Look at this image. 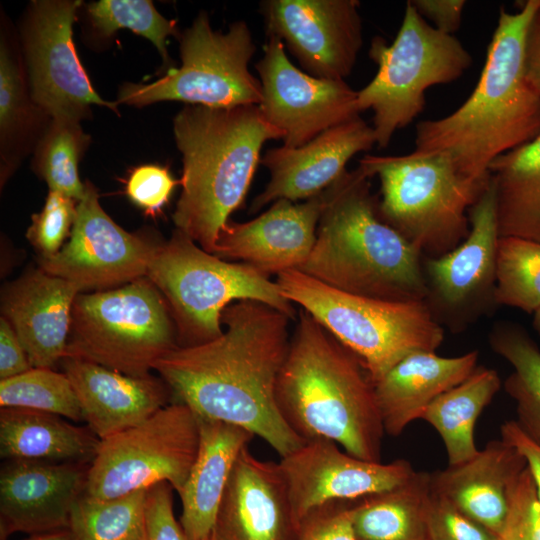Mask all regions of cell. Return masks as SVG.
<instances>
[{
  "mask_svg": "<svg viewBox=\"0 0 540 540\" xmlns=\"http://www.w3.org/2000/svg\"><path fill=\"white\" fill-rule=\"evenodd\" d=\"M276 402L304 441L331 440L355 457L380 462L385 430L373 380L361 360L303 309L277 379Z\"/></svg>",
  "mask_w": 540,
  "mask_h": 540,
  "instance_id": "3",
  "label": "cell"
},
{
  "mask_svg": "<svg viewBox=\"0 0 540 540\" xmlns=\"http://www.w3.org/2000/svg\"><path fill=\"white\" fill-rule=\"evenodd\" d=\"M177 346L169 306L145 276L117 288L79 293L64 357L145 377Z\"/></svg>",
  "mask_w": 540,
  "mask_h": 540,
  "instance_id": "10",
  "label": "cell"
},
{
  "mask_svg": "<svg viewBox=\"0 0 540 540\" xmlns=\"http://www.w3.org/2000/svg\"><path fill=\"white\" fill-rule=\"evenodd\" d=\"M488 341L493 352L513 367L503 387L515 402V421L540 446V348L524 328L509 321L494 324Z\"/></svg>",
  "mask_w": 540,
  "mask_h": 540,
  "instance_id": "33",
  "label": "cell"
},
{
  "mask_svg": "<svg viewBox=\"0 0 540 540\" xmlns=\"http://www.w3.org/2000/svg\"><path fill=\"white\" fill-rule=\"evenodd\" d=\"M77 204L71 197L49 191L42 210L32 216L26 235L40 258L52 257L64 246L75 222Z\"/></svg>",
  "mask_w": 540,
  "mask_h": 540,
  "instance_id": "39",
  "label": "cell"
},
{
  "mask_svg": "<svg viewBox=\"0 0 540 540\" xmlns=\"http://www.w3.org/2000/svg\"><path fill=\"white\" fill-rule=\"evenodd\" d=\"M25 540H77L70 528H63L44 533L33 534Z\"/></svg>",
  "mask_w": 540,
  "mask_h": 540,
  "instance_id": "49",
  "label": "cell"
},
{
  "mask_svg": "<svg viewBox=\"0 0 540 540\" xmlns=\"http://www.w3.org/2000/svg\"><path fill=\"white\" fill-rule=\"evenodd\" d=\"M179 68H170L155 82L125 83L117 103L143 107L160 101L229 108L259 105L262 86L248 64L256 46L247 23L233 22L227 32L211 28L206 12L180 34Z\"/></svg>",
  "mask_w": 540,
  "mask_h": 540,
  "instance_id": "11",
  "label": "cell"
},
{
  "mask_svg": "<svg viewBox=\"0 0 540 540\" xmlns=\"http://www.w3.org/2000/svg\"><path fill=\"white\" fill-rule=\"evenodd\" d=\"M470 231L457 247L423 263L427 303L435 319L463 330L496 305V250L500 237L495 185L490 182L468 212Z\"/></svg>",
  "mask_w": 540,
  "mask_h": 540,
  "instance_id": "14",
  "label": "cell"
},
{
  "mask_svg": "<svg viewBox=\"0 0 540 540\" xmlns=\"http://www.w3.org/2000/svg\"><path fill=\"white\" fill-rule=\"evenodd\" d=\"M33 368L27 353L10 323L0 318V380L20 375Z\"/></svg>",
  "mask_w": 540,
  "mask_h": 540,
  "instance_id": "46",
  "label": "cell"
},
{
  "mask_svg": "<svg viewBox=\"0 0 540 540\" xmlns=\"http://www.w3.org/2000/svg\"><path fill=\"white\" fill-rule=\"evenodd\" d=\"M282 295L353 352L374 384L411 353L436 351L444 328L425 301H391L332 288L299 270L277 275Z\"/></svg>",
  "mask_w": 540,
  "mask_h": 540,
  "instance_id": "6",
  "label": "cell"
},
{
  "mask_svg": "<svg viewBox=\"0 0 540 540\" xmlns=\"http://www.w3.org/2000/svg\"><path fill=\"white\" fill-rule=\"evenodd\" d=\"M176 183L166 167L141 165L130 173L126 182V194L146 213L156 214L168 202Z\"/></svg>",
  "mask_w": 540,
  "mask_h": 540,
  "instance_id": "43",
  "label": "cell"
},
{
  "mask_svg": "<svg viewBox=\"0 0 540 540\" xmlns=\"http://www.w3.org/2000/svg\"><path fill=\"white\" fill-rule=\"evenodd\" d=\"M418 13L436 29L452 34L459 30L465 0H410Z\"/></svg>",
  "mask_w": 540,
  "mask_h": 540,
  "instance_id": "45",
  "label": "cell"
},
{
  "mask_svg": "<svg viewBox=\"0 0 540 540\" xmlns=\"http://www.w3.org/2000/svg\"><path fill=\"white\" fill-rule=\"evenodd\" d=\"M100 439L64 417L27 408H0V456L5 460L91 463Z\"/></svg>",
  "mask_w": 540,
  "mask_h": 540,
  "instance_id": "28",
  "label": "cell"
},
{
  "mask_svg": "<svg viewBox=\"0 0 540 540\" xmlns=\"http://www.w3.org/2000/svg\"><path fill=\"white\" fill-rule=\"evenodd\" d=\"M90 142L80 121L50 118L36 146L33 166L50 190L77 201L85 193L78 173V164Z\"/></svg>",
  "mask_w": 540,
  "mask_h": 540,
  "instance_id": "34",
  "label": "cell"
},
{
  "mask_svg": "<svg viewBox=\"0 0 540 540\" xmlns=\"http://www.w3.org/2000/svg\"><path fill=\"white\" fill-rule=\"evenodd\" d=\"M526 467L515 447L492 440L472 459L430 473L431 490L499 536L511 489Z\"/></svg>",
  "mask_w": 540,
  "mask_h": 540,
  "instance_id": "25",
  "label": "cell"
},
{
  "mask_svg": "<svg viewBox=\"0 0 540 540\" xmlns=\"http://www.w3.org/2000/svg\"><path fill=\"white\" fill-rule=\"evenodd\" d=\"M148 488L107 500L82 495L69 528L77 540H145Z\"/></svg>",
  "mask_w": 540,
  "mask_h": 540,
  "instance_id": "35",
  "label": "cell"
},
{
  "mask_svg": "<svg viewBox=\"0 0 540 540\" xmlns=\"http://www.w3.org/2000/svg\"><path fill=\"white\" fill-rule=\"evenodd\" d=\"M146 277L169 306L179 347L204 344L221 336L223 311L240 300L262 302L292 320L298 314L269 276L205 251L178 229L158 246Z\"/></svg>",
  "mask_w": 540,
  "mask_h": 540,
  "instance_id": "8",
  "label": "cell"
},
{
  "mask_svg": "<svg viewBox=\"0 0 540 540\" xmlns=\"http://www.w3.org/2000/svg\"><path fill=\"white\" fill-rule=\"evenodd\" d=\"M182 154L176 229L214 254L219 233L247 196L265 142L283 139L258 105L184 107L173 120Z\"/></svg>",
  "mask_w": 540,
  "mask_h": 540,
  "instance_id": "5",
  "label": "cell"
},
{
  "mask_svg": "<svg viewBox=\"0 0 540 540\" xmlns=\"http://www.w3.org/2000/svg\"><path fill=\"white\" fill-rule=\"evenodd\" d=\"M500 540H540V501L528 466L515 481Z\"/></svg>",
  "mask_w": 540,
  "mask_h": 540,
  "instance_id": "40",
  "label": "cell"
},
{
  "mask_svg": "<svg viewBox=\"0 0 540 540\" xmlns=\"http://www.w3.org/2000/svg\"><path fill=\"white\" fill-rule=\"evenodd\" d=\"M429 472L415 471L403 484L352 502L358 540H431Z\"/></svg>",
  "mask_w": 540,
  "mask_h": 540,
  "instance_id": "29",
  "label": "cell"
},
{
  "mask_svg": "<svg viewBox=\"0 0 540 540\" xmlns=\"http://www.w3.org/2000/svg\"><path fill=\"white\" fill-rule=\"evenodd\" d=\"M0 406L39 410L74 422L83 421L68 377L50 368H31L20 375L0 380Z\"/></svg>",
  "mask_w": 540,
  "mask_h": 540,
  "instance_id": "37",
  "label": "cell"
},
{
  "mask_svg": "<svg viewBox=\"0 0 540 540\" xmlns=\"http://www.w3.org/2000/svg\"><path fill=\"white\" fill-rule=\"evenodd\" d=\"M478 358L477 350L454 357L418 351L400 360L375 383L385 433L402 434L438 396L467 379Z\"/></svg>",
  "mask_w": 540,
  "mask_h": 540,
  "instance_id": "26",
  "label": "cell"
},
{
  "mask_svg": "<svg viewBox=\"0 0 540 540\" xmlns=\"http://www.w3.org/2000/svg\"><path fill=\"white\" fill-rule=\"evenodd\" d=\"M81 4L79 0L32 1L22 24L30 95L50 118L80 121L92 105L118 112L117 102H108L95 91L77 55L72 27Z\"/></svg>",
  "mask_w": 540,
  "mask_h": 540,
  "instance_id": "13",
  "label": "cell"
},
{
  "mask_svg": "<svg viewBox=\"0 0 540 540\" xmlns=\"http://www.w3.org/2000/svg\"><path fill=\"white\" fill-rule=\"evenodd\" d=\"M501 386L496 370L477 366L467 379L438 396L421 415L420 419L441 437L448 466L462 464L477 455L476 421Z\"/></svg>",
  "mask_w": 540,
  "mask_h": 540,
  "instance_id": "31",
  "label": "cell"
},
{
  "mask_svg": "<svg viewBox=\"0 0 540 540\" xmlns=\"http://www.w3.org/2000/svg\"><path fill=\"white\" fill-rule=\"evenodd\" d=\"M359 166L380 182L381 218L428 257L448 253L468 236V212L491 179L464 176L442 154L365 155Z\"/></svg>",
  "mask_w": 540,
  "mask_h": 540,
  "instance_id": "7",
  "label": "cell"
},
{
  "mask_svg": "<svg viewBox=\"0 0 540 540\" xmlns=\"http://www.w3.org/2000/svg\"><path fill=\"white\" fill-rule=\"evenodd\" d=\"M93 27L110 37L119 29H129L150 40L165 63H170L166 40L179 35L176 22L163 17L150 0H100L87 6Z\"/></svg>",
  "mask_w": 540,
  "mask_h": 540,
  "instance_id": "38",
  "label": "cell"
},
{
  "mask_svg": "<svg viewBox=\"0 0 540 540\" xmlns=\"http://www.w3.org/2000/svg\"><path fill=\"white\" fill-rule=\"evenodd\" d=\"M524 63L527 80L540 95V5L535 11L526 33Z\"/></svg>",
  "mask_w": 540,
  "mask_h": 540,
  "instance_id": "48",
  "label": "cell"
},
{
  "mask_svg": "<svg viewBox=\"0 0 540 540\" xmlns=\"http://www.w3.org/2000/svg\"><path fill=\"white\" fill-rule=\"evenodd\" d=\"M532 325L534 330L540 336V308L533 313Z\"/></svg>",
  "mask_w": 540,
  "mask_h": 540,
  "instance_id": "50",
  "label": "cell"
},
{
  "mask_svg": "<svg viewBox=\"0 0 540 540\" xmlns=\"http://www.w3.org/2000/svg\"><path fill=\"white\" fill-rule=\"evenodd\" d=\"M377 64L374 78L357 91L359 112H373L372 127L378 148L389 145L394 133L411 124L425 109L426 91L459 79L472 56L452 34L425 20L407 1L394 41L375 36L369 48Z\"/></svg>",
  "mask_w": 540,
  "mask_h": 540,
  "instance_id": "9",
  "label": "cell"
},
{
  "mask_svg": "<svg viewBox=\"0 0 540 540\" xmlns=\"http://www.w3.org/2000/svg\"><path fill=\"white\" fill-rule=\"evenodd\" d=\"M199 442V417L183 403H170L144 422L100 440L84 495L107 500L163 481L180 495Z\"/></svg>",
  "mask_w": 540,
  "mask_h": 540,
  "instance_id": "12",
  "label": "cell"
},
{
  "mask_svg": "<svg viewBox=\"0 0 540 540\" xmlns=\"http://www.w3.org/2000/svg\"><path fill=\"white\" fill-rule=\"evenodd\" d=\"M22 56L17 53L7 34L0 45V142L1 182L18 166L31 147L39 140L50 120L33 102Z\"/></svg>",
  "mask_w": 540,
  "mask_h": 540,
  "instance_id": "32",
  "label": "cell"
},
{
  "mask_svg": "<svg viewBox=\"0 0 540 540\" xmlns=\"http://www.w3.org/2000/svg\"><path fill=\"white\" fill-rule=\"evenodd\" d=\"M69 241L39 268L79 290H108L145 277L158 244L117 225L103 210L94 185L85 182Z\"/></svg>",
  "mask_w": 540,
  "mask_h": 540,
  "instance_id": "15",
  "label": "cell"
},
{
  "mask_svg": "<svg viewBox=\"0 0 540 540\" xmlns=\"http://www.w3.org/2000/svg\"><path fill=\"white\" fill-rule=\"evenodd\" d=\"M500 236L540 241V134L490 165Z\"/></svg>",
  "mask_w": 540,
  "mask_h": 540,
  "instance_id": "30",
  "label": "cell"
},
{
  "mask_svg": "<svg viewBox=\"0 0 540 540\" xmlns=\"http://www.w3.org/2000/svg\"><path fill=\"white\" fill-rule=\"evenodd\" d=\"M79 293L73 283L39 267L2 289L1 317L16 332L33 368L53 369L64 358Z\"/></svg>",
  "mask_w": 540,
  "mask_h": 540,
  "instance_id": "23",
  "label": "cell"
},
{
  "mask_svg": "<svg viewBox=\"0 0 540 540\" xmlns=\"http://www.w3.org/2000/svg\"><path fill=\"white\" fill-rule=\"evenodd\" d=\"M268 37L279 38L305 72L345 80L362 47L357 0H267L261 3Z\"/></svg>",
  "mask_w": 540,
  "mask_h": 540,
  "instance_id": "17",
  "label": "cell"
},
{
  "mask_svg": "<svg viewBox=\"0 0 540 540\" xmlns=\"http://www.w3.org/2000/svg\"><path fill=\"white\" fill-rule=\"evenodd\" d=\"M428 528L431 540H500L495 533L432 490L428 505Z\"/></svg>",
  "mask_w": 540,
  "mask_h": 540,
  "instance_id": "41",
  "label": "cell"
},
{
  "mask_svg": "<svg viewBox=\"0 0 540 540\" xmlns=\"http://www.w3.org/2000/svg\"><path fill=\"white\" fill-rule=\"evenodd\" d=\"M298 521L279 462L239 453L208 540H297Z\"/></svg>",
  "mask_w": 540,
  "mask_h": 540,
  "instance_id": "21",
  "label": "cell"
},
{
  "mask_svg": "<svg viewBox=\"0 0 540 540\" xmlns=\"http://www.w3.org/2000/svg\"><path fill=\"white\" fill-rule=\"evenodd\" d=\"M495 303L530 314L540 308V241L499 237Z\"/></svg>",
  "mask_w": 540,
  "mask_h": 540,
  "instance_id": "36",
  "label": "cell"
},
{
  "mask_svg": "<svg viewBox=\"0 0 540 540\" xmlns=\"http://www.w3.org/2000/svg\"><path fill=\"white\" fill-rule=\"evenodd\" d=\"M255 68L262 86L258 106L264 118L283 133L286 147L302 146L360 116L357 91L345 80L321 79L298 69L279 38L268 37Z\"/></svg>",
  "mask_w": 540,
  "mask_h": 540,
  "instance_id": "16",
  "label": "cell"
},
{
  "mask_svg": "<svg viewBox=\"0 0 540 540\" xmlns=\"http://www.w3.org/2000/svg\"><path fill=\"white\" fill-rule=\"evenodd\" d=\"M353 501H332L309 511L301 520L297 540H358L352 521Z\"/></svg>",
  "mask_w": 540,
  "mask_h": 540,
  "instance_id": "42",
  "label": "cell"
},
{
  "mask_svg": "<svg viewBox=\"0 0 540 540\" xmlns=\"http://www.w3.org/2000/svg\"><path fill=\"white\" fill-rule=\"evenodd\" d=\"M199 425L198 454L179 495L180 524L187 540L209 539L235 461L255 436L223 421L199 417Z\"/></svg>",
  "mask_w": 540,
  "mask_h": 540,
  "instance_id": "27",
  "label": "cell"
},
{
  "mask_svg": "<svg viewBox=\"0 0 540 540\" xmlns=\"http://www.w3.org/2000/svg\"><path fill=\"white\" fill-rule=\"evenodd\" d=\"M91 463L6 460L0 471V536L69 528Z\"/></svg>",
  "mask_w": 540,
  "mask_h": 540,
  "instance_id": "19",
  "label": "cell"
},
{
  "mask_svg": "<svg viewBox=\"0 0 540 540\" xmlns=\"http://www.w3.org/2000/svg\"><path fill=\"white\" fill-rule=\"evenodd\" d=\"M77 396L83 421L100 439L134 427L170 404L161 377H133L82 359L60 362Z\"/></svg>",
  "mask_w": 540,
  "mask_h": 540,
  "instance_id": "24",
  "label": "cell"
},
{
  "mask_svg": "<svg viewBox=\"0 0 540 540\" xmlns=\"http://www.w3.org/2000/svg\"><path fill=\"white\" fill-rule=\"evenodd\" d=\"M500 435L502 440L515 447L525 458L540 501V446L521 431L515 420L502 423Z\"/></svg>",
  "mask_w": 540,
  "mask_h": 540,
  "instance_id": "47",
  "label": "cell"
},
{
  "mask_svg": "<svg viewBox=\"0 0 540 540\" xmlns=\"http://www.w3.org/2000/svg\"><path fill=\"white\" fill-rule=\"evenodd\" d=\"M540 0L521 2L516 12L500 8L478 82L454 112L416 125L417 154H442L472 179L490 177L500 155L540 134V95L524 63L526 33Z\"/></svg>",
  "mask_w": 540,
  "mask_h": 540,
  "instance_id": "2",
  "label": "cell"
},
{
  "mask_svg": "<svg viewBox=\"0 0 540 540\" xmlns=\"http://www.w3.org/2000/svg\"><path fill=\"white\" fill-rule=\"evenodd\" d=\"M292 319L255 300L222 313L224 331L196 346H177L158 359L157 371L173 397L201 418L244 428L285 457L305 441L282 418L276 385L286 359Z\"/></svg>",
  "mask_w": 540,
  "mask_h": 540,
  "instance_id": "1",
  "label": "cell"
},
{
  "mask_svg": "<svg viewBox=\"0 0 540 540\" xmlns=\"http://www.w3.org/2000/svg\"><path fill=\"white\" fill-rule=\"evenodd\" d=\"M173 490L166 481L148 488L145 540H187L174 515Z\"/></svg>",
  "mask_w": 540,
  "mask_h": 540,
  "instance_id": "44",
  "label": "cell"
},
{
  "mask_svg": "<svg viewBox=\"0 0 540 540\" xmlns=\"http://www.w3.org/2000/svg\"><path fill=\"white\" fill-rule=\"evenodd\" d=\"M325 190L302 203L279 199L246 222L229 220L219 233L214 255L276 276L299 270L316 240Z\"/></svg>",
  "mask_w": 540,
  "mask_h": 540,
  "instance_id": "20",
  "label": "cell"
},
{
  "mask_svg": "<svg viewBox=\"0 0 540 540\" xmlns=\"http://www.w3.org/2000/svg\"><path fill=\"white\" fill-rule=\"evenodd\" d=\"M338 446L327 439L307 440L281 458L279 465L299 522L318 506L332 501H356L390 490L415 472L407 460L368 461Z\"/></svg>",
  "mask_w": 540,
  "mask_h": 540,
  "instance_id": "18",
  "label": "cell"
},
{
  "mask_svg": "<svg viewBox=\"0 0 540 540\" xmlns=\"http://www.w3.org/2000/svg\"><path fill=\"white\" fill-rule=\"evenodd\" d=\"M376 145L372 125L360 116L331 127L306 144L269 149L260 163L270 173L264 190L252 201L256 213L279 199L307 200L331 186L357 153Z\"/></svg>",
  "mask_w": 540,
  "mask_h": 540,
  "instance_id": "22",
  "label": "cell"
},
{
  "mask_svg": "<svg viewBox=\"0 0 540 540\" xmlns=\"http://www.w3.org/2000/svg\"><path fill=\"white\" fill-rule=\"evenodd\" d=\"M371 179L358 166L325 189L315 244L299 271L354 295L425 301L422 254L381 218Z\"/></svg>",
  "mask_w": 540,
  "mask_h": 540,
  "instance_id": "4",
  "label": "cell"
}]
</instances>
